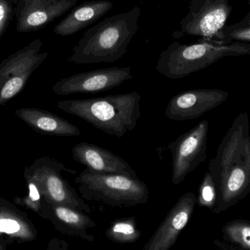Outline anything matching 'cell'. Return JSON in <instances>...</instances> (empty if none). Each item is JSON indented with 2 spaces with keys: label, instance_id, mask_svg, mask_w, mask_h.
I'll list each match as a JSON object with an SVG mask.
<instances>
[{
  "label": "cell",
  "instance_id": "cell-2",
  "mask_svg": "<svg viewBox=\"0 0 250 250\" xmlns=\"http://www.w3.org/2000/svg\"><path fill=\"white\" fill-rule=\"evenodd\" d=\"M141 9L105 18L83 34L72 51L69 62L78 64L112 63L127 52V47L136 35Z\"/></svg>",
  "mask_w": 250,
  "mask_h": 250
},
{
  "label": "cell",
  "instance_id": "cell-3",
  "mask_svg": "<svg viewBox=\"0 0 250 250\" xmlns=\"http://www.w3.org/2000/svg\"><path fill=\"white\" fill-rule=\"evenodd\" d=\"M138 92L105 95L83 100H67L57 104V108L82 119L108 135L122 138L136 127L141 118Z\"/></svg>",
  "mask_w": 250,
  "mask_h": 250
},
{
  "label": "cell",
  "instance_id": "cell-8",
  "mask_svg": "<svg viewBox=\"0 0 250 250\" xmlns=\"http://www.w3.org/2000/svg\"><path fill=\"white\" fill-rule=\"evenodd\" d=\"M41 47L42 42L37 40L0 63V107L23 89L32 73L47 58L48 53H41Z\"/></svg>",
  "mask_w": 250,
  "mask_h": 250
},
{
  "label": "cell",
  "instance_id": "cell-11",
  "mask_svg": "<svg viewBox=\"0 0 250 250\" xmlns=\"http://www.w3.org/2000/svg\"><path fill=\"white\" fill-rule=\"evenodd\" d=\"M229 93L223 89H197L183 91L170 98L166 117L173 121L199 118L226 102Z\"/></svg>",
  "mask_w": 250,
  "mask_h": 250
},
{
  "label": "cell",
  "instance_id": "cell-1",
  "mask_svg": "<svg viewBox=\"0 0 250 250\" xmlns=\"http://www.w3.org/2000/svg\"><path fill=\"white\" fill-rule=\"evenodd\" d=\"M208 171L218 200L212 212L220 214L250 193V128L248 113L239 114L223 137Z\"/></svg>",
  "mask_w": 250,
  "mask_h": 250
},
{
  "label": "cell",
  "instance_id": "cell-15",
  "mask_svg": "<svg viewBox=\"0 0 250 250\" xmlns=\"http://www.w3.org/2000/svg\"><path fill=\"white\" fill-rule=\"evenodd\" d=\"M78 0H24L19 15L18 29L28 32L39 29L74 7Z\"/></svg>",
  "mask_w": 250,
  "mask_h": 250
},
{
  "label": "cell",
  "instance_id": "cell-14",
  "mask_svg": "<svg viewBox=\"0 0 250 250\" xmlns=\"http://www.w3.org/2000/svg\"><path fill=\"white\" fill-rule=\"evenodd\" d=\"M72 157L90 171L138 177L135 170L125 159L92 143L81 142L75 145L72 148Z\"/></svg>",
  "mask_w": 250,
  "mask_h": 250
},
{
  "label": "cell",
  "instance_id": "cell-6",
  "mask_svg": "<svg viewBox=\"0 0 250 250\" xmlns=\"http://www.w3.org/2000/svg\"><path fill=\"white\" fill-rule=\"evenodd\" d=\"M62 172L77 173L55 159L42 157L26 167L23 176H29L35 182L42 199L48 204L64 206L90 214L92 208L62 176Z\"/></svg>",
  "mask_w": 250,
  "mask_h": 250
},
{
  "label": "cell",
  "instance_id": "cell-12",
  "mask_svg": "<svg viewBox=\"0 0 250 250\" xmlns=\"http://www.w3.org/2000/svg\"><path fill=\"white\" fill-rule=\"evenodd\" d=\"M197 204L192 192L182 195L170 208L143 250H170L189 223Z\"/></svg>",
  "mask_w": 250,
  "mask_h": 250
},
{
  "label": "cell",
  "instance_id": "cell-22",
  "mask_svg": "<svg viewBox=\"0 0 250 250\" xmlns=\"http://www.w3.org/2000/svg\"><path fill=\"white\" fill-rule=\"evenodd\" d=\"M24 178L27 187L28 194L23 198H15V204L22 206L39 215L42 208V195L35 182L29 176H24Z\"/></svg>",
  "mask_w": 250,
  "mask_h": 250
},
{
  "label": "cell",
  "instance_id": "cell-9",
  "mask_svg": "<svg viewBox=\"0 0 250 250\" xmlns=\"http://www.w3.org/2000/svg\"><path fill=\"white\" fill-rule=\"evenodd\" d=\"M209 123L203 120L169 143L172 156V184L179 185L207 158Z\"/></svg>",
  "mask_w": 250,
  "mask_h": 250
},
{
  "label": "cell",
  "instance_id": "cell-26",
  "mask_svg": "<svg viewBox=\"0 0 250 250\" xmlns=\"http://www.w3.org/2000/svg\"><path fill=\"white\" fill-rule=\"evenodd\" d=\"M248 3H249L250 10L248 14L244 17V19L241 20L240 21L238 22V23H235V24L225 26V29L230 30V29H241V28L250 26V0H248Z\"/></svg>",
  "mask_w": 250,
  "mask_h": 250
},
{
  "label": "cell",
  "instance_id": "cell-25",
  "mask_svg": "<svg viewBox=\"0 0 250 250\" xmlns=\"http://www.w3.org/2000/svg\"><path fill=\"white\" fill-rule=\"evenodd\" d=\"M46 250H69L67 242L58 238H53L48 242Z\"/></svg>",
  "mask_w": 250,
  "mask_h": 250
},
{
  "label": "cell",
  "instance_id": "cell-13",
  "mask_svg": "<svg viewBox=\"0 0 250 250\" xmlns=\"http://www.w3.org/2000/svg\"><path fill=\"white\" fill-rule=\"evenodd\" d=\"M40 217L49 220L55 229L62 234L93 242L95 236L88 230L96 227V223L87 213L64 206L54 205L42 199Z\"/></svg>",
  "mask_w": 250,
  "mask_h": 250
},
{
  "label": "cell",
  "instance_id": "cell-7",
  "mask_svg": "<svg viewBox=\"0 0 250 250\" xmlns=\"http://www.w3.org/2000/svg\"><path fill=\"white\" fill-rule=\"evenodd\" d=\"M232 10L230 0H192L173 37L179 39L189 35L217 42Z\"/></svg>",
  "mask_w": 250,
  "mask_h": 250
},
{
  "label": "cell",
  "instance_id": "cell-21",
  "mask_svg": "<svg viewBox=\"0 0 250 250\" xmlns=\"http://www.w3.org/2000/svg\"><path fill=\"white\" fill-rule=\"evenodd\" d=\"M217 200L218 195L215 184L209 172L207 171L203 178L198 189L197 203L200 207H206L213 211L217 206Z\"/></svg>",
  "mask_w": 250,
  "mask_h": 250
},
{
  "label": "cell",
  "instance_id": "cell-24",
  "mask_svg": "<svg viewBox=\"0 0 250 250\" xmlns=\"http://www.w3.org/2000/svg\"><path fill=\"white\" fill-rule=\"evenodd\" d=\"M11 10L7 0H0V38L8 21Z\"/></svg>",
  "mask_w": 250,
  "mask_h": 250
},
{
  "label": "cell",
  "instance_id": "cell-19",
  "mask_svg": "<svg viewBox=\"0 0 250 250\" xmlns=\"http://www.w3.org/2000/svg\"><path fill=\"white\" fill-rule=\"evenodd\" d=\"M105 236L117 243L129 244L137 242L141 237V232L137 226L135 217H130L112 222L105 230Z\"/></svg>",
  "mask_w": 250,
  "mask_h": 250
},
{
  "label": "cell",
  "instance_id": "cell-18",
  "mask_svg": "<svg viewBox=\"0 0 250 250\" xmlns=\"http://www.w3.org/2000/svg\"><path fill=\"white\" fill-rule=\"evenodd\" d=\"M16 115L34 130L44 135L77 137L82 134L77 126L49 111L36 108H22L16 110Z\"/></svg>",
  "mask_w": 250,
  "mask_h": 250
},
{
  "label": "cell",
  "instance_id": "cell-5",
  "mask_svg": "<svg viewBox=\"0 0 250 250\" xmlns=\"http://www.w3.org/2000/svg\"><path fill=\"white\" fill-rule=\"evenodd\" d=\"M85 201L126 208L146 204L149 189L138 177L120 173H101L85 169L75 179Z\"/></svg>",
  "mask_w": 250,
  "mask_h": 250
},
{
  "label": "cell",
  "instance_id": "cell-16",
  "mask_svg": "<svg viewBox=\"0 0 250 250\" xmlns=\"http://www.w3.org/2000/svg\"><path fill=\"white\" fill-rule=\"evenodd\" d=\"M5 236L10 243L35 241L38 230L24 211L0 197V237Z\"/></svg>",
  "mask_w": 250,
  "mask_h": 250
},
{
  "label": "cell",
  "instance_id": "cell-20",
  "mask_svg": "<svg viewBox=\"0 0 250 250\" xmlns=\"http://www.w3.org/2000/svg\"><path fill=\"white\" fill-rule=\"evenodd\" d=\"M223 239L231 245L250 250V222L236 220L226 223L223 227Z\"/></svg>",
  "mask_w": 250,
  "mask_h": 250
},
{
  "label": "cell",
  "instance_id": "cell-4",
  "mask_svg": "<svg viewBox=\"0 0 250 250\" xmlns=\"http://www.w3.org/2000/svg\"><path fill=\"white\" fill-rule=\"evenodd\" d=\"M239 56H250V43L235 41L224 44L203 40L197 43L182 44L175 41L162 51L156 69L167 79H183L222 59Z\"/></svg>",
  "mask_w": 250,
  "mask_h": 250
},
{
  "label": "cell",
  "instance_id": "cell-23",
  "mask_svg": "<svg viewBox=\"0 0 250 250\" xmlns=\"http://www.w3.org/2000/svg\"><path fill=\"white\" fill-rule=\"evenodd\" d=\"M250 42V26L236 29H226L223 28L220 32L217 42L229 44L232 42Z\"/></svg>",
  "mask_w": 250,
  "mask_h": 250
},
{
  "label": "cell",
  "instance_id": "cell-17",
  "mask_svg": "<svg viewBox=\"0 0 250 250\" xmlns=\"http://www.w3.org/2000/svg\"><path fill=\"white\" fill-rule=\"evenodd\" d=\"M114 4L109 0H92L76 6L54 28V32L60 36L75 35L95 23L110 11Z\"/></svg>",
  "mask_w": 250,
  "mask_h": 250
},
{
  "label": "cell",
  "instance_id": "cell-27",
  "mask_svg": "<svg viewBox=\"0 0 250 250\" xmlns=\"http://www.w3.org/2000/svg\"><path fill=\"white\" fill-rule=\"evenodd\" d=\"M9 244H10V242L5 236H1L0 237V250H7V247Z\"/></svg>",
  "mask_w": 250,
  "mask_h": 250
},
{
  "label": "cell",
  "instance_id": "cell-10",
  "mask_svg": "<svg viewBox=\"0 0 250 250\" xmlns=\"http://www.w3.org/2000/svg\"><path fill=\"white\" fill-rule=\"evenodd\" d=\"M130 67H112L82 72L56 82L52 91L60 96L106 92L133 79Z\"/></svg>",
  "mask_w": 250,
  "mask_h": 250
}]
</instances>
